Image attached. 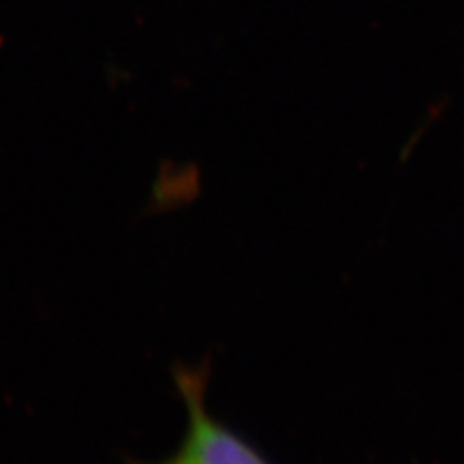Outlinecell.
I'll use <instances>...</instances> for the list:
<instances>
[{"mask_svg": "<svg viewBox=\"0 0 464 464\" xmlns=\"http://www.w3.org/2000/svg\"><path fill=\"white\" fill-rule=\"evenodd\" d=\"M210 360L172 366L176 391L184 402L188 425L178 449L159 461L128 459L122 464H276L241 431L218 420L207 406Z\"/></svg>", "mask_w": 464, "mask_h": 464, "instance_id": "6da1fadb", "label": "cell"}]
</instances>
